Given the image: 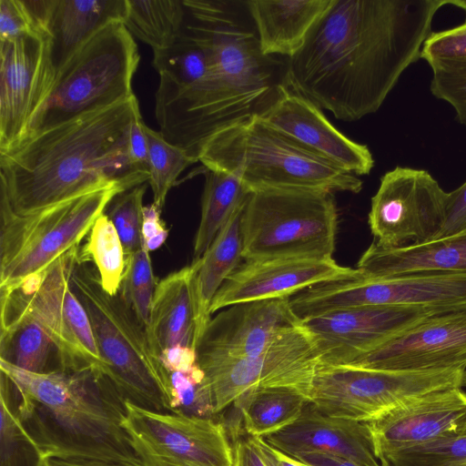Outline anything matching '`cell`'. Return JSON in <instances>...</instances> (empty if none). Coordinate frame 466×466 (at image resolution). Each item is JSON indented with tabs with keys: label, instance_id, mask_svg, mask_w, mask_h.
Returning <instances> with one entry per match:
<instances>
[{
	"label": "cell",
	"instance_id": "cell-39",
	"mask_svg": "<svg viewBox=\"0 0 466 466\" xmlns=\"http://www.w3.org/2000/svg\"><path fill=\"white\" fill-rule=\"evenodd\" d=\"M391 466H466V431L389 455Z\"/></svg>",
	"mask_w": 466,
	"mask_h": 466
},
{
	"label": "cell",
	"instance_id": "cell-20",
	"mask_svg": "<svg viewBox=\"0 0 466 466\" xmlns=\"http://www.w3.org/2000/svg\"><path fill=\"white\" fill-rule=\"evenodd\" d=\"M376 458L466 431V391L454 387L431 391L365 422Z\"/></svg>",
	"mask_w": 466,
	"mask_h": 466
},
{
	"label": "cell",
	"instance_id": "cell-16",
	"mask_svg": "<svg viewBox=\"0 0 466 466\" xmlns=\"http://www.w3.org/2000/svg\"><path fill=\"white\" fill-rule=\"evenodd\" d=\"M0 153L16 147L48 98L56 76L48 36L30 33L0 40Z\"/></svg>",
	"mask_w": 466,
	"mask_h": 466
},
{
	"label": "cell",
	"instance_id": "cell-12",
	"mask_svg": "<svg viewBox=\"0 0 466 466\" xmlns=\"http://www.w3.org/2000/svg\"><path fill=\"white\" fill-rule=\"evenodd\" d=\"M78 251L79 247L71 249L43 272L5 292H13L46 330L57 350L58 370H102L90 319L71 287Z\"/></svg>",
	"mask_w": 466,
	"mask_h": 466
},
{
	"label": "cell",
	"instance_id": "cell-40",
	"mask_svg": "<svg viewBox=\"0 0 466 466\" xmlns=\"http://www.w3.org/2000/svg\"><path fill=\"white\" fill-rule=\"evenodd\" d=\"M146 183L116 195L106 213L128 256L142 247L143 198Z\"/></svg>",
	"mask_w": 466,
	"mask_h": 466
},
{
	"label": "cell",
	"instance_id": "cell-19",
	"mask_svg": "<svg viewBox=\"0 0 466 466\" xmlns=\"http://www.w3.org/2000/svg\"><path fill=\"white\" fill-rule=\"evenodd\" d=\"M448 313V312H447ZM442 312L426 307L366 306L328 311L302 320L320 364L346 365L400 331Z\"/></svg>",
	"mask_w": 466,
	"mask_h": 466
},
{
	"label": "cell",
	"instance_id": "cell-54",
	"mask_svg": "<svg viewBox=\"0 0 466 466\" xmlns=\"http://www.w3.org/2000/svg\"><path fill=\"white\" fill-rule=\"evenodd\" d=\"M462 387H466V370H464L462 376Z\"/></svg>",
	"mask_w": 466,
	"mask_h": 466
},
{
	"label": "cell",
	"instance_id": "cell-8",
	"mask_svg": "<svg viewBox=\"0 0 466 466\" xmlns=\"http://www.w3.org/2000/svg\"><path fill=\"white\" fill-rule=\"evenodd\" d=\"M110 185L28 214L0 201V291H9L79 247L112 199Z\"/></svg>",
	"mask_w": 466,
	"mask_h": 466
},
{
	"label": "cell",
	"instance_id": "cell-32",
	"mask_svg": "<svg viewBox=\"0 0 466 466\" xmlns=\"http://www.w3.org/2000/svg\"><path fill=\"white\" fill-rule=\"evenodd\" d=\"M205 184L201 198V215L194 239V259L200 258L218 233L250 192L235 176L205 168Z\"/></svg>",
	"mask_w": 466,
	"mask_h": 466
},
{
	"label": "cell",
	"instance_id": "cell-17",
	"mask_svg": "<svg viewBox=\"0 0 466 466\" xmlns=\"http://www.w3.org/2000/svg\"><path fill=\"white\" fill-rule=\"evenodd\" d=\"M343 366L428 372L466 370V310L429 317Z\"/></svg>",
	"mask_w": 466,
	"mask_h": 466
},
{
	"label": "cell",
	"instance_id": "cell-46",
	"mask_svg": "<svg viewBox=\"0 0 466 466\" xmlns=\"http://www.w3.org/2000/svg\"><path fill=\"white\" fill-rule=\"evenodd\" d=\"M168 237V229L161 219V208L155 203L143 207L142 243L154 251L159 248Z\"/></svg>",
	"mask_w": 466,
	"mask_h": 466
},
{
	"label": "cell",
	"instance_id": "cell-30",
	"mask_svg": "<svg viewBox=\"0 0 466 466\" xmlns=\"http://www.w3.org/2000/svg\"><path fill=\"white\" fill-rule=\"evenodd\" d=\"M246 202L237 209L203 256L198 258L195 293L199 338L211 319L209 309L215 295L243 258L241 220Z\"/></svg>",
	"mask_w": 466,
	"mask_h": 466
},
{
	"label": "cell",
	"instance_id": "cell-43",
	"mask_svg": "<svg viewBox=\"0 0 466 466\" xmlns=\"http://www.w3.org/2000/svg\"><path fill=\"white\" fill-rule=\"evenodd\" d=\"M466 229V181L447 194L446 214L443 226L437 237L440 238Z\"/></svg>",
	"mask_w": 466,
	"mask_h": 466
},
{
	"label": "cell",
	"instance_id": "cell-29",
	"mask_svg": "<svg viewBox=\"0 0 466 466\" xmlns=\"http://www.w3.org/2000/svg\"><path fill=\"white\" fill-rule=\"evenodd\" d=\"M0 360L37 373L59 369L50 336L11 291H0Z\"/></svg>",
	"mask_w": 466,
	"mask_h": 466
},
{
	"label": "cell",
	"instance_id": "cell-10",
	"mask_svg": "<svg viewBox=\"0 0 466 466\" xmlns=\"http://www.w3.org/2000/svg\"><path fill=\"white\" fill-rule=\"evenodd\" d=\"M463 372L393 371L319 363L309 400L326 415L366 422L411 398L462 387Z\"/></svg>",
	"mask_w": 466,
	"mask_h": 466
},
{
	"label": "cell",
	"instance_id": "cell-51",
	"mask_svg": "<svg viewBox=\"0 0 466 466\" xmlns=\"http://www.w3.org/2000/svg\"><path fill=\"white\" fill-rule=\"evenodd\" d=\"M293 457L311 466H366L351 460L324 453H300ZM376 466H391V464L383 461Z\"/></svg>",
	"mask_w": 466,
	"mask_h": 466
},
{
	"label": "cell",
	"instance_id": "cell-2",
	"mask_svg": "<svg viewBox=\"0 0 466 466\" xmlns=\"http://www.w3.org/2000/svg\"><path fill=\"white\" fill-rule=\"evenodd\" d=\"M134 96L30 137L0 153V201L28 214L110 186L148 181L128 156Z\"/></svg>",
	"mask_w": 466,
	"mask_h": 466
},
{
	"label": "cell",
	"instance_id": "cell-45",
	"mask_svg": "<svg viewBox=\"0 0 466 466\" xmlns=\"http://www.w3.org/2000/svg\"><path fill=\"white\" fill-rule=\"evenodd\" d=\"M33 33L19 0H0V40Z\"/></svg>",
	"mask_w": 466,
	"mask_h": 466
},
{
	"label": "cell",
	"instance_id": "cell-25",
	"mask_svg": "<svg viewBox=\"0 0 466 466\" xmlns=\"http://www.w3.org/2000/svg\"><path fill=\"white\" fill-rule=\"evenodd\" d=\"M356 268L370 279L417 272L466 273V229L399 248H386L373 242L360 258Z\"/></svg>",
	"mask_w": 466,
	"mask_h": 466
},
{
	"label": "cell",
	"instance_id": "cell-27",
	"mask_svg": "<svg viewBox=\"0 0 466 466\" xmlns=\"http://www.w3.org/2000/svg\"><path fill=\"white\" fill-rule=\"evenodd\" d=\"M127 0H58L49 28L48 55L56 76L97 33L123 22Z\"/></svg>",
	"mask_w": 466,
	"mask_h": 466
},
{
	"label": "cell",
	"instance_id": "cell-28",
	"mask_svg": "<svg viewBox=\"0 0 466 466\" xmlns=\"http://www.w3.org/2000/svg\"><path fill=\"white\" fill-rule=\"evenodd\" d=\"M152 63L159 76L155 106L180 95L197 93L213 83L218 84L224 91L209 49L184 25L171 46L153 51Z\"/></svg>",
	"mask_w": 466,
	"mask_h": 466
},
{
	"label": "cell",
	"instance_id": "cell-34",
	"mask_svg": "<svg viewBox=\"0 0 466 466\" xmlns=\"http://www.w3.org/2000/svg\"><path fill=\"white\" fill-rule=\"evenodd\" d=\"M46 458L19 416L13 384L0 375V466H46Z\"/></svg>",
	"mask_w": 466,
	"mask_h": 466
},
{
	"label": "cell",
	"instance_id": "cell-37",
	"mask_svg": "<svg viewBox=\"0 0 466 466\" xmlns=\"http://www.w3.org/2000/svg\"><path fill=\"white\" fill-rule=\"evenodd\" d=\"M168 412L214 418L215 407L208 379L200 366L166 372Z\"/></svg>",
	"mask_w": 466,
	"mask_h": 466
},
{
	"label": "cell",
	"instance_id": "cell-26",
	"mask_svg": "<svg viewBox=\"0 0 466 466\" xmlns=\"http://www.w3.org/2000/svg\"><path fill=\"white\" fill-rule=\"evenodd\" d=\"M334 0H248L246 5L265 56L290 58Z\"/></svg>",
	"mask_w": 466,
	"mask_h": 466
},
{
	"label": "cell",
	"instance_id": "cell-41",
	"mask_svg": "<svg viewBox=\"0 0 466 466\" xmlns=\"http://www.w3.org/2000/svg\"><path fill=\"white\" fill-rule=\"evenodd\" d=\"M420 58L431 69L466 64V23L440 32H431L422 46Z\"/></svg>",
	"mask_w": 466,
	"mask_h": 466
},
{
	"label": "cell",
	"instance_id": "cell-7",
	"mask_svg": "<svg viewBox=\"0 0 466 466\" xmlns=\"http://www.w3.org/2000/svg\"><path fill=\"white\" fill-rule=\"evenodd\" d=\"M139 60L137 46L124 23L106 26L56 76L22 141L133 97L132 80Z\"/></svg>",
	"mask_w": 466,
	"mask_h": 466
},
{
	"label": "cell",
	"instance_id": "cell-33",
	"mask_svg": "<svg viewBox=\"0 0 466 466\" xmlns=\"http://www.w3.org/2000/svg\"><path fill=\"white\" fill-rule=\"evenodd\" d=\"M127 7L124 25L153 51L171 46L182 32L183 0H127Z\"/></svg>",
	"mask_w": 466,
	"mask_h": 466
},
{
	"label": "cell",
	"instance_id": "cell-36",
	"mask_svg": "<svg viewBox=\"0 0 466 466\" xmlns=\"http://www.w3.org/2000/svg\"><path fill=\"white\" fill-rule=\"evenodd\" d=\"M145 129L148 141V183L153 192V203L162 209L179 175L198 160L169 143L159 131L147 126Z\"/></svg>",
	"mask_w": 466,
	"mask_h": 466
},
{
	"label": "cell",
	"instance_id": "cell-48",
	"mask_svg": "<svg viewBox=\"0 0 466 466\" xmlns=\"http://www.w3.org/2000/svg\"><path fill=\"white\" fill-rule=\"evenodd\" d=\"M158 360L166 372L187 370L198 364L196 350L187 347L167 349L159 354Z\"/></svg>",
	"mask_w": 466,
	"mask_h": 466
},
{
	"label": "cell",
	"instance_id": "cell-13",
	"mask_svg": "<svg viewBox=\"0 0 466 466\" xmlns=\"http://www.w3.org/2000/svg\"><path fill=\"white\" fill-rule=\"evenodd\" d=\"M123 427L144 466H234L224 423L126 401Z\"/></svg>",
	"mask_w": 466,
	"mask_h": 466
},
{
	"label": "cell",
	"instance_id": "cell-5",
	"mask_svg": "<svg viewBox=\"0 0 466 466\" xmlns=\"http://www.w3.org/2000/svg\"><path fill=\"white\" fill-rule=\"evenodd\" d=\"M70 282L90 319L103 372L126 400L168 412L164 369L146 327L119 291L114 296L106 292L96 268L78 258Z\"/></svg>",
	"mask_w": 466,
	"mask_h": 466
},
{
	"label": "cell",
	"instance_id": "cell-11",
	"mask_svg": "<svg viewBox=\"0 0 466 466\" xmlns=\"http://www.w3.org/2000/svg\"><path fill=\"white\" fill-rule=\"evenodd\" d=\"M301 319L366 306L426 307L442 313L466 310V273L417 272L390 278L358 277L311 286L290 298Z\"/></svg>",
	"mask_w": 466,
	"mask_h": 466
},
{
	"label": "cell",
	"instance_id": "cell-9",
	"mask_svg": "<svg viewBox=\"0 0 466 466\" xmlns=\"http://www.w3.org/2000/svg\"><path fill=\"white\" fill-rule=\"evenodd\" d=\"M243 258H332L338 229L333 193L251 192L242 213Z\"/></svg>",
	"mask_w": 466,
	"mask_h": 466
},
{
	"label": "cell",
	"instance_id": "cell-50",
	"mask_svg": "<svg viewBox=\"0 0 466 466\" xmlns=\"http://www.w3.org/2000/svg\"><path fill=\"white\" fill-rule=\"evenodd\" d=\"M251 439L268 466H311L275 448L263 438Z\"/></svg>",
	"mask_w": 466,
	"mask_h": 466
},
{
	"label": "cell",
	"instance_id": "cell-52",
	"mask_svg": "<svg viewBox=\"0 0 466 466\" xmlns=\"http://www.w3.org/2000/svg\"><path fill=\"white\" fill-rule=\"evenodd\" d=\"M46 466H133L128 464L93 460L48 459Z\"/></svg>",
	"mask_w": 466,
	"mask_h": 466
},
{
	"label": "cell",
	"instance_id": "cell-6",
	"mask_svg": "<svg viewBox=\"0 0 466 466\" xmlns=\"http://www.w3.org/2000/svg\"><path fill=\"white\" fill-rule=\"evenodd\" d=\"M184 26L209 49L231 121L259 114L284 84L286 64L262 54L246 1L183 0Z\"/></svg>",
	"mask_w": 466,
	"mask_h": 466
},
{
	"label": "cell",
	"instance_id": "cell-53",
	"mask_svg": "<svg viewBox=\"0 0 466 466\" xmlns=\"http://www.w3.org/2000/svg\"><path fill=\"white\" fill-rule=\"evenodd\" d=\"M445 5H454L466 12V0H444Z\"/></svg>",
	"mask_w": 466,
	"mask_h": 466
},
{
	"label": "cell",
	"instance_id": "cell-49",
	"mask_svg": "<svg viewBox=\"0 0 466 466\" xmlns=\"http://www.w3.org/2000/svg\"><path fill=\"white\" fill-rule=\"evenodd\" d=\"M234 466H268L250 436L235 437Z\"/></svg>",
	"mask_w": 466,
	"mask_h": 466
},
{
	"label": "cell",
	"instance_id": "cell-15",
	"mask_svg": "<svg viewBox=\"0 0 466 466\" xmlns=\"http://www.w3.org/2000/svg\"><path fill=\"white\" fill-rule=\"evenodd\" d=\"M319 363L320 353L301 322L255 357L202 370L210 383L218 414L254 388L287 387L309 399Z\"/></svg>",
	"mask_w": 466,
	"mask_h": 466
},
{
	"label": "cell",
	"instance_id": "cell-31",
	"mask_svg": "<svg viewBox=\"0 0 466 466\" xmlns=\"http://www.w3.org/2000/svg\"><path fill=\"white\" fill-rule=\"evenodd\" d=\"M308 403V397L298 390L268 387L250 389L233 404L240 411L247 435L265 439L294 423Z\"/></svg>",
	"mask_w": 466,
	"mask_h": 466
},
{
	"label": "cell",
	"instance_id": "cell-18",
	"mask_svg": "<svg viewBox=\"0 0 466 466\" xmlns=\"http://www.w3.org/2000/svg\"><path fill=\"white\" fill-rule=\"evenodd\" d=\"M289 299L248 301L221 309L198 341L200 368L255 357L300 325Z\"/></svg>",
	"mask_w": 466,
	"mask_h": 466
},
{
	"label": "cell",
	"instance_id": "cell-22",
	"mask_svg": "<svg viewBox=\"0 0 466 466\" xmlns=\"http://www.w3.org/2000/svg\"><path fill=\"white\" fill-rule=\"evenodd\" d=\"M266 123L343 171L369 175L374 167L370 148L339 131L321 108L285 83L258 114Z\"/></svg>",
	"mask_w": 466,
	"mask_h": 466
},
{
	"label": "cell",
	"instance_id": "cell-24",
	"mask_svg": "<svg viewBox=\"0 0 466 466\" xmlns=\"http://www.w3.org/2000/svg\"><path fill=\"white\" fill-rule=\"evenodd\" d=\"M199 260H193L157 283L150 311L147 333L155 352L170 348L196 350L198 341V309L195 279Z\"/></svg>",
	"mask_w": 466,
	"mask_h": 466
},
{
	"label": "cell",
	"instance_id": "cell-38",
	"mask_svg": "<svg viewBox=\"0 0 466 466\" xmlns=\"http://www.w3.org/2000/svg\"><path fill=\"white\" fill-rule=\"evenodd\" d=\"M157 285L149 251L142 243L138 250L126 256V269L119 293L146 329Z\"/></svg>",
	"mask_w": 466,
	"mask_h": 466
},
{
	"label": "cell",
	"instance_id": "cell-3",
	"mask_svg": "<svg viewBox=\"0 0 466 466\" xmlns=\"http://www.w3.org/2000/svg\"><path fill=\"white\" fill-rule=\"evenodd\" d=\"M21 420L46 458L144 466L123 427L126 400L99 369L28 371L0 360Z\"/></svg>",
	"mask_w": 466,
	"mask_h": 466
},
{
	"label": "cell",
	"instance_id": "cell-42",
	"mask_svg": "<svg viewBox=\"0 0 466 466\" xmlns=\"http://www.w3.org/2000/svg\"><path fill=\"white\" fill-rule=\"evenodd\" d=\"M430 85L431 94L451 105L456 120L466 127V64L436 67Z\"/></svg>",
	"mask_w": 466,
	"mask_h": 466
},
{
	"label": "cell",
	"instance_id": "cell-1",
	"mask_svg": "<svg viewBox=\"0 0 466 466\" xmlns=\"http://www.w3.org/2000/svg\"><path fill=\"white\" fill-rule=\"evenodd\" d=\"M443 5L444 0H334L288 58L284 83L337 119L373 114L420 58Z\"/></svg>",
	"mask_w": 466,
	"mask_h": 466
},
{
	"label": "cell",
	"instance_id": "cell-35",
	"mask_svg": "<svg viewBox=\"0 0 466 466\" xmlns=\"http://www.w3.org/2000/svg\"><path fill=\"white\" fill-rule=\"evenodd\" d=\"M78 260L93 261L104 290L112 296L118 293L126 269V254L106 213L96 220L86 242L79 248Z\"/></svg>",
	"mask_w": 466,
	"mask_h": 466
},
{
	"label": "cell",
	"instance_id": "cell-21",
	"mask_svg": "<svg viewBox=\"0 0 466 466\" xmlns=\"http://www.w3.org/2000/svg\"><path fill=\"white\" fill-rule=\"evenodd\" d=\"M215 295L212 315L234 304L291 298L317 284L358 277L360 272L339 265L333 258L244 259Z\"/></svg>",
	"mask_w": 466,
	"mask_h": 466
},
{
	"label": "cell",
	"instance_id": "cell-14",
	"mask_svg": "<svg viewBox=\"0 0 466 466\" xmlns=\"http://www.w3.org/2000/svg\"><path fill=\"white\" fill-rule=\"evenodd\" d=\"M447 194L424 169L396 167L386 172L369 213L375 243L391 248L433 240L445 220Z\"/></svg>",
	"mask_w": 466,
	"mask_h": 466
},
{
	"label": "cell",
	"instance_id": "cell-4",
	"mask_svg": "<svg viewBox=\"0 0 466 466\" xmlns=\"http://www.w3.org/2000/svg\"><path fill=\"white\" fill-rule=\"evenodd\" d=\"M205 168L237 177L251 193L268 189L359 193L362 181L247 115L217 128L200 145Z\"/></svg>",
	"mask_w": 466,
	"mask_h": 466
},
{
	"label": "cell",
	"instance_id": "cell-44",
	"mask_svg": "<svg viewBox=\"0 0 466 466\" xmlns=\"http://www.w3.org/2000/svg\"><path fill=\"white\" fill-rule=\"evenodd\" d=\"M146 124L142 120L139 107L136 110L129 131L128 156L133 167L149 177L148 141Z\"/></svg>",
	"mask_w": 466,
	"mask_h": 466
},
{
	"label": "cell",
	"instance_id": "cell-47",
	"mask_svg": "<svg viewBox=\"0 0 466 466\" xmlns=\"http://www.w3.org/2000/svg\"><path fill=\"white\" fill-rule=\"evenodd\" d=\"M19 2L32 32L49 36V28L58 0H19Z\"/></svg>",
	"mask_w": 466,
	"mask_h": 466
},
{
	"label": "cell",
	"instance_id": "cell-23",
	"mask_svg": "<svg viewBox=\"0 0 466 466\" xmlns=\"http://www.w3.org/2000/svg\"><path fill=\"white\" fill-rule=\"evenodd\" d=\"M265 440L292 457L317 452L351 460L366 466L380 463L365 422L326 415L310 403L307 404L294 423Z\"/></svg>",
	"mask_w": 466,
	"mask_h": 466
}]
</instances>
